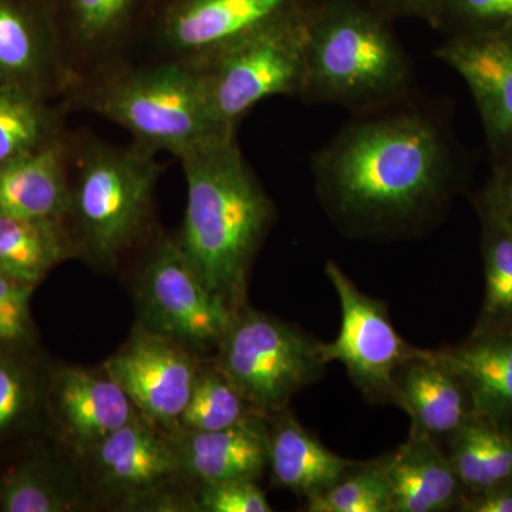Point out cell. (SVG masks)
<instances>
[{
  "instance_id": "d6986e66",
  "label": "cell",
  "mask_w": 512,
  "mask_h": 512,
  "mask_svg": "<svg viewBox=\"0 0 512 512\" xmlns=\"http://www.w3.org/2000/svg\"><path fill=\"white\" fill-rule=\"evenodd\" d=\"M70 198L66 136L0 165V214L66 222Z\"/></svg>"
},
{
  "instance_id": "9a60e30c",
  "label": "cell",
  "mask_w": 512,
  "mask_h": 512,
  "mask_svg": "<svg viewBox=\"0 0 512 512\" xmlns=\"http://www.w3.org/2000/svg\"><path fill=\"white\" fill-rule=\"evenodd\" d=\"M0 86L47 97L72 90L52 15L30 0H0Z\"/></svg>"
},
{
  "instance_id": "5bb4252c",
  "label": "cell",
  "mask_w": 512,
  "mask_h": 512,
  "mask_svg": "<svg viewBox=\"0 0 512 512\" xmlns=\"http://www.w3.org/2000/svg\"><path fill=\"white\" fill-rule=\"evenodd\" d=\"M46 392V404L60 439L80 458L114 431L141 417L104 367H60Z\"/></svg>"
},
{
  "instance_id": "52a82bcc",
  "label": "cell",
  "mask_w": 512,
  "mask_h": 512,
  "mask_svg": "<svg viewBox=\"0 0 512 512\" xmlns=\"http://www.w3.org/2000/svg\"><path fill=\"white\" fill-rule=\"evenodd\" d=\"M212 363L264 419L288 409L328 366L320 340L248 305L235 313Z\"/></svg>"
},
{
  "instance_id": "8fae6325",
  "label": "cell",
  "mask_w": 512,
  "mask_h": 512,
  "mask_svg": "<svg viewBox=\"0 0 512 512\" xmlns=\"http://www.w3.org/2000/svg\"><path fill=\"white\" fill-rule=\"evenodd\" d=\"M201 366L198 355L141 323L103 365L138 414L165 434L181 430Z\"/></svg>"
},
{
  "instance_id": "4316f807",
  "label": "cell",
  "mask_w": 512,
  "mask_h": 512,
  "mask_svg": "<svg viewBox=\"0 0 512 512\" xmlns=\"http://www.w3.org/2000/svg\"><path fill=\"white\" fill-rule=\"evenodd\" d=\"M476 208L481 227L484 299L471 335L512 329V232Z\"/></svg>"
},
{
  "instance_id": "5b68a950",
  "label": "cell",
  "mask_w": 512,
  "mask_h": 512,
  "mask_svg": "<svg viewBox=\"0 0 512 512\" xmlns=\"http://www.w3.org/2000/svg\"><path fill=\"white\" fill-rule=\"evenodd\" d=\"M70 211L79 256L114 266L146 238L163 167L157 154L133 143L111 146L92 136L69 140Z\"/></svg>"
},
{
  "instance_id": "603a6c76",
  "label": "cell",
  "mask_w": 512,
  "mask_h": 512,
  "mask_svg": "<svg viewBox=\"0 0 512 512\" xmlns=\"http://www.w3.org/2000/svg\"><path fill=\"white\" fill-rule=\"evenodd\" d=\"M73 256L79 251L66 222L0 214V275L36 286Z\"/></svg>"
},
{
  "instance_id": "d4e9b609",
  "label": "cell",
  "mask_w": 512,
  "mask_h": 512,
  "mask_svg": "<svg viewBox=\"0 0 512 512\" xmlns=\"http://www.w3.org/2000/svg\"><path fill=\"white\" fill-rule=\"evenodd\" d=\"M448 460L467 491L512 480V427L473 416L448 440Z\"/></svg>"
},
{
  "instance_id": "44dd1931",
  "label": "cell",
  "mask_w": 512,
  "mask_h": 512,
  "mask_svg": "<svg viewBox=\"0 0 512 512\" xmlns=\"http://www.w3.org/2000/svg\"><path fill=\"white\" fill-rule=\"evenodd\" d=\"M266 423L268 467L276 487L306 500L338 483L355 464L329 450L288 409L268 417Z\"/></svg>"
},
{
  "instance_id": "7c38bea8",
  "label": "cell",
  "mask_w": 512,
  "mask_h": 512,
  "mask_svg": "<svg viewBox=\"0 0 512 512\" xmlns=\"http://www.w3.org/2000/svg\"><path fill=\"white\" fill-rule=\"evenodd\" d=\"M82 460L93 487L126 511H141L160 491L188 481L170 434L143 417L114 431Z\"/></svg>"
},
{
  "instance_id": "e575fe53",
  "label": "cell",
  "mask_w": 512,
  "mask_h": 512,
  "mask_svg": "<svg viewBox=\"0 0 512 512\" xmlns=\"http://www.w3.org/2000/svg\"><path fill=\"white\" fill-rule=\"evenodd\" d=\"M369 2L390 20L419 19L429 23L431 28L440 29L441 20L450 0H369Z\"/></svg>"
},
{
  "instance_id": "1f68e13d",
  "label": "cell",
  "mask_w": 512,
  "mask_h": 512,
  "mask_svg": "<svg viewBox=\"0 0 512 512\" xmlns=\"http://www.w3.org/2000/svg\"><path fill=\"white\" fill-rule=\"evenodd\" d=\"M35 288L0 275V352L22 348L32 340L30 298Z\"/></svg>"
},
{
  "instance_id": "4dcf8cb0",
  "label": "cell",
  "mask_w": 512,
  "mask_h": 512,
  "mask_svg": "<svg viewBox=\"0 0 512 512\" xmlns=\"http://www.w3.org/2000/svg\"><path fill=\"white\" fill-rule=\"evenodd\" d=\"M512 29V0H450L439 30L447 35Z\"/></svg>"
},
{
  "instance_id": "83f0119b",
  "label": "cell",
  "mask_w": 512,
  "mask_h": 512,
  "mask_svg": "<svg viewBox=\"0 0 512 512\" xmlns=\"http://www.w3.org/2000/svg\"><path fill=\"white\" fill-rule=\"evenodd\" d=\"M258 416L220 370L202 365L188 400L181 430L217 431Z\"/></svg>"
},
{
  "instance_id": "3957f363",
  "label": "cell",
  "mask_w": 512,
  "mask_h": 512,
  "mask_svg": "<svg viewBox=\"0 0 512 512\" xmlns=\"http://www.w3.org/2000/svg\"><path fill=\"white\" fill-rule=\"evenodd\" d=\"M412 59L369 0H320L299 99L357 111L413 92Z\"/></svg>"
},
{
  "instance_id": "cb8c5ba5",
  "label": "cell",
  "mask_w": 512,
  "mask_h": 512,
  "mask_svg": "<svg viewBox=\"0 0 512 512\" xmlns=\"http://www.w3.org/2000/svg\"><path fill=\"white\" fill-rule=\"evenodd\" d=\"M89 488L77 471L49 457H32L0 478V510L72 512L89 510Z\"/></svg>"
},
{
  "instance_id": "2e32d148",
  "label": "cell",
  "mask_w": 512,
  "mask_h": 512,
  "mask_svg": "<svg viewBox=\"0 0 512 512\" xmlns=\"http://www.w3.org/2000/svg\"><path fill=\"white\" fill-rule=\"evenodd\" d=\"M138 3L140 0H64L57 35L73 86L131 60L136 50Z\"/></svg>"
},
{
  "instance_id": "ffe728a7",
  "label": "cell",
  "mask_w": 512,
  "mask_h": 512,
  "mask_svg": "<svg viewBox=\"0 0 512 512\" xmlns=\"http://www.w3.org/2000/svg\"><path fill=\"white\" fill-rule=\"evenodd\" d=\"M392 493V512L456 510L466 488L439 443L410 433L409 440L382 458Z\"/></svg>"
},
{
  "instance_id": "d590c367",
  "label": "cell",
  "mask_w": 512,
  "mask_h": 512,
  "mask_svg": "<svg viewBox=\"0 0 512 512\" xmlns=\"http://www.w3.org/2000/svg\"><path fill=\"white\" fill-rule=\"evenodd\" d=\"M460 512H512V480L467 491L457 504Z\"/></svg>"
},
{
  "instance_id": "4fadbf2b",
  "label": "cell",
  "mask_w": 512,
  "mask_h": 512,
  "mask_svg": "<svg viewBox=\"0 0 512 512\" xmlns=\"http://www.w3.org/2000/svg\"><path fill=\"white\" fill-rule=\"evenodd\" d=\"M434 56L460 74L480 116L491 161L512 153V29L447 35Z\"/></svg>"
},
{
  "instance_id": "8992f818",
  "label": "cell",
  "mask_w": 512,
  "mask_h": 512,
  "mask_svg": "<svg viewBox=\"0 0 512 512\" xmlns=\"http://www.w3.org/2000/svg\"><path fill=\"white\" fill-rule=\"evenodd\" d=\"M316 5L188 64L197 74L212 116L225 133L237 134L248 111L269 97L301 96Z\"/></svg>"
},
{
  "instance_id": "7402d4cb",
  "label": "cell",
  "mask_w": 512,
  "mask_h": 512,
  "mask_svg": "<svg viewBox=\"0 0 512 512\" xmlns=\"http://www.w3.org/2000/svg\"><path fill=\"white\" fill-rule=\"evenodd\" d=\"M441 350L466 382L476 416L512 427V329Z\"/></svg>"
},
{
  "instance_id": "ac0fdd59",
  "label": "cell",
  "mask_w": 512,
  "mask_h": 512,
  "mask_svg": "<svg viewBox=\"0 0 512 512\" xmlns=\"http://www.w3.org/2000/svg\"><path fill=\"white\" fill-rule=\"evenodd\" d=\"M183 476L197 485L249 478L268 468V423L252 416L228 429L170 434Z\"/></svg>"
},
{
  "instance_id": "6da1fadb",
  "label": "cell",
  "mask_w": 512,
  "mask_h": 512,
  "mask_svg": "<svg viewBox=\"0 0 512 512\" xmlns=\"http://www.w3.org/2000/svg\"><path fill=\"white\" fill-rule=\"evenodd\" d=\"M320 204L352 237L403 238L443 217L466 161L443 110L414 93L357 111L312 158Z\"/></svg>"
},
{
  "instance_id": "30bf717a",
  "label": "cell",
  "mask_w": 512,
  "mask_h": 512,
  "mask_svg": "<svg viewBox=\"0 0 512 512\" xmlns=\"http://www.w3.org/2000/svg\"><path fill=\"white\" fill-rule=\"evenodd\" d=\"M319 0H167L151 25L143 62L194 64Z\"/></svg>"
},
{
  "instance_id": "7a4b0ae2",
  "label": "cell",
  "mask_w": 512,
  "mask_h": 512,
  "mask_svg": "<svg viewBox=\"0 0 512 512\" xmlns=\"http://www.w3.org/2000/svg\"><path fill=\"white\" fill-rule=\"evenodd\" d=\"M178 160L187 205L175 241L204 284L241 311L248 305L252 265L275 222L274 202L245 160L237 136L192 148Z\"/></svg>"
},
{
  "instance_id": "ba28073f",
  "label": "cell",
  "mask_w": 512,
  "mask_h": 512,
  "mask_svg": "<svg viewBox=\"0 0 512 512\" xmlns=\"http://www.w3.org/2000/svg\"><path fill=\"white\" fill-rule=\"evenodd\" d=\"M141 325L195 355L218 349L235 312L194 271L175 238L150 241L136 279Z\"/></svg>"
},
{
  "instance_id": "f1b7e54d",
  "label": "cell",
  "mask_w": 512,
  "mask_h": 512,
  "mask_svg": "<svg viewBox=\"0 0 512 512\" xmlns=\"http://www.w3.org/2000/svg\"><path fill=\"white\" fill-rule=\"evenodd\" d=\"M308 512H392V493L382 458L355 463L338 483L311 498Z\"/></svg>"
},
{
  "instance_id": "e0dca14e",
  "label": "cell",
  "mask_w": 512,
  "mask_h": 512,
  "mask_svg": "<svg viewBox=\"0 0 512 512\" xmlns=\"http://www.w3.org/2000/svg\"><path fill=\"white\" fill-rule=\"evenodd\" d=\"M394 404L412 420L410 433L447 441L474 412L470 390L443 350L420 349L394 377Z\"/></svg>"
},
{
  "instance_id": "d6a6232c",
  "label": "cell",
  "mask_w": 512,
  "mask_h": 512,
  "mask_svg": "<svg viewBox=\"0 0 512 512\" xmlns=\"http://www.w3.org/2000/svg\"><path fill=\"white\" fill-rule=\"evenodd\" d=\"M198 510L204 512H271V504L266 500L256 480L218 481L197 485L195 490Z\"/></svg>"
},
{
  "instance_id": "277c9868",
  "label": "cell",
  "mask_w": 512,
  "mask_h": 512,
  "mask_svg": "<svg viewBox=\"0 0 512 512\" xmlns=\"http://www.w3.org/2000/svg\"><path fill=\"white\" fill-rule=\"evenodd\" d=\"M76 109L119 124L133 143L181 157L192 148L234 137L212 116L197 74L188 64L128 60L76 83Z\"/></svg>"
},
{
  "instance_id": "f546056e",
  "label": "cell",
  "mask_w": 512,
  "mask_h": 512,
  "mask_svg": "<svg viewBox=\"0 0 512 512\" xmlns=\"http://www.w3.org/2000/svg\"><path fill=\"white\" fill-rule=\"evenodd\" d=\"M42 396L35 373L0 352V437L28 426L39 412Z\"/></svg>"
},
{
  "instance_id": "836d02e7",
  "label": "cell",
  "mask_w": 512,
  "mask_h": 512,
  "mask_svg": "<svg viewBox=\"0 0 512 512\" xmlns=\"http://www.w3.org/2000/svg\"><path fill=\"white\" fill-rule=\"evenodd\" d=\"M471 201L512 232V153L491 161L490 178Z\"/></svg>"
},
{
  "instance_id": "484cf974",
  "label": "cell",
  "mask_w": 512,
  "mask_h": 512,
  "mask_svg": "<svg viewBox=\"0 0 512 512\" xmlns=\"http://www.w3.org/2000/svg\"><path fill=\"white\" fill-rule=\"evenodd\" d=\"M45 94L0 86V165L64 136L59 114Z\"/></svg>"
},
{
  "instance_id": "9c48e42d",
  "label": "cell",
  "mask_w": 512,
  "mask_h": 512,
  "mask_svg": "<svg viewBox=\"0 0 512 512\" xmlns=\"http://www.w3.org/2000/svg\"><path fill=\"white\" fill-rule=\"evenodd\" d=\"M342 309L333 342H322L325 362H339L366 399L394 404V377L419 353L394 328L386 303L360 291L335 261L325 265Z\"/></svg>"
}]
</instances>
